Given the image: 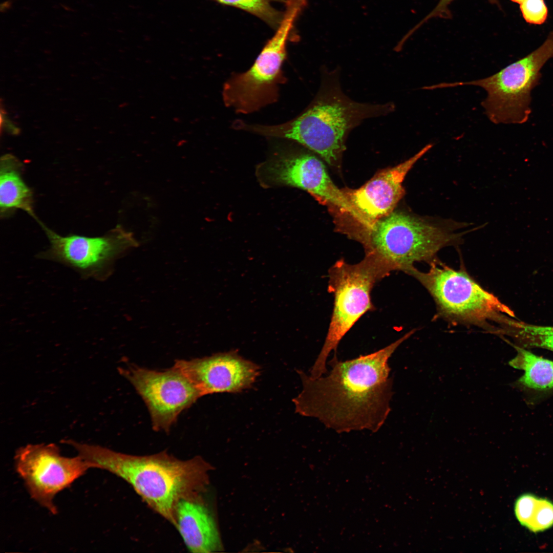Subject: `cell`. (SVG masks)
Listing matches in <instances>:
<instances>
[{"label": "cell", "mask_w": 553, "mask_h": 553, "mask_svg": "<svg viewBox=\"0 0 553 553\" xmlns=\"http://www.w3.org/2000/svg\"><path fill=\"white\" fill-rule=\"evenodd\" d=\"M92 468L106 470L129 483L155 512L175 526L178 501L197 495L206 481L207 464L198 457L180 460L166 452L145 456L117 452L65 440Z\"/></svg>", "instance_id": "obj_2"}, {"label": "cell", "mask_w": 553, "mask_h": 553, "mask_svg": "<svg viewBox=\"0 0 553 553\" xmlns=\"http://www.w3.org/2000/svg\"><path fill=\"white\" fill-rule=\"evenodd\" d=\"M50 242V247L39 254L41 259L60 262L83 276L106 279L115 261L138 245L132 233L120 226L101 237L61 236L40 222Z\"/></svg>", "instance_id": "obj_10"}, {"label": "cell", "mask_w": 553, "mask_h": 553, "mask_svg": "<svg viewBox=\"0 0 553 553\" xmlns=\"http://www.w3.org/2000/svg\"><path fill=\"white\" fill-rule=\"evenodd\" d=\"M218 3L245 11L259 18L272 28H277L283 15L272 3L286 0H215Z\"/></svg>", "instance_id": "obj_20"}, {"label": "cell", "mask_w": 553, "mask_h": 553, "mask_svg": "<svg viewBox=\"0 0 553 553\" xmlns=\"http://www.w3.org/2000/svg\"><path fill=\"white\" fill-rule=\"evenodd\" d=\"M509 1H512L513 2H514V3H517V4H519V5H520L521 3H522L525 0H509Z\"/></svg>", "instance_id": "obj_23"}, {"label": "cell", "mask_w": 553, "mask_h": 553, "mask_svg": "<svg viewBox=\"0 0 553 553\" xmlns=\"http://www.w3.org/2000/svg\"><path fill=\"white\" fill-rule=\"evenodd\" d=\"M267 172L274 182L304 189L354 217L344 190L335 185L325 165L316 156L305 152L283 154L269 164Z\"/></svg>", "instance_id": "obj_14"}, {"label": "cell", "mask_w": 553, "mask_h": 553, "mask_svg": "<svg viewBox=\"0 0 553 553\" xmlns=\"http://www.w3.org/2000/svg\"><path fill=\"white\" fill-rule=\"evenodd\" d=\"M454 1L455 0H439L437 5L432 11L403 36L401 40V42L405 43L410 36L430 19L433 18H440L446 19H451L452 17V14L450 9V6ZM487 1L490 4L496 5L499 8H501L498 0H487Z\"/></svg>", "instance_id": "obj_22"}, {"label": "cell", "mask_w": 553, "mask_h": 553, "mask_svg": "<svg viewBox=\"0 0 553 553\" xmlns=\"http://www.w3.org/2000/svg\"><path fill=\"white\" fill-rule=\"evenodd\" d=\"M513 346L517 354L508 364L524 371L519 384L538 391L553 389V361L536 355L523 347Z\"/></svg>", "instance_id": "obj_17"}, {"label": "cell", "mask_w": 553, "mask_h": 553, "mask_svg": "<svg viewBox=\"0 0 553 553\" xmlns=\"http://www.w3.org/2000/svg\"><path fill=\"white\" fill-rule=\"evenodd\" d=\"M553 57V30L543 43L525 57L488 77L469 81L441 82L428 86L430 90L463 86L483 89L481 102L488 119L495 124H521L531 112V93L541 78V70Z\"/></svg>", "instance_id": "obj_6"}, {"label": "cell", "mask_w": 553, "mask_h": 553, "mask_svg": "<svg viewBox=\"0 0 553 553\" xmlns=\"http://www.w3.org/2000/svg\"><path fill=\"white\" fill-rule=\"evenodd\" d=\"M430 268H416L410 275L416 279L433 296L440 315L455 322L483 327L491 333L514 312L496 296L483 289L465 271L454 269L435 259Z\"/></svg>", "instance_id": "obj_7"}, {"label": "cell", "mask_w": 553, "mask_h": 553, "mask_svg": "<svg viewBox=\"0 0 553 553\" xmlns=\"http://www.w3.org/2000/svg\"><path fill=\"white\" fill-rule=\"evenodd\" d=\"M432 146L428 144L406 161L377 173L359 188L343 190L355 218L369 229L366 233L376 221L394 210L405 194L402 182L406 175Z\"/></svg>", "instance_id": "obj_13"}, {"label": "cell", "mask_w": 553, "mask_h": 553, "mask_svg": "<svg viewBox=\"0 0 553 553\" xmlns=\"http://www.w3.org/2000/svg\"><path fill=\"white\" fill-rule=\"evenodd\" d=\"M306 7L302 0H287L282 19L252 66L235 75L223 90L227 107L238 113H249L274 101L286 56V44L294 23Z\"/></svg>", "instance_id": "obj_8"}, {"label": "cell", "mask_w": 553, "mask_h": 553, "mask_svg": "<svg viewBox=\"0 0 553 553\" xmlns=\"http://www.w3.org/2000/svg\"><path fill=\"white\" fill-rule=\"evenodd\" d=\"M23 165L15 156L7 154L0 162V209L2 216L16 209L28 213L37 221L33 207V192L23 179Z\"/></svg>", "instance_id": "obj_16"}, {"label": "cell", "mask_w": 553, "mask_h": 553, "mask_svg": "<svg viewBox=\"0 0 553 553\" xmlns=\"http://www.w3.org/2000/svg\"><path fill=\"white\" fill-rule=\"evenodd\" d=\"M180 369L203 396L217 393H238L249 389L260 368L237 351L219 353L202 358L177 360Z\"/></svg>", "instance_id": "obj_12"}, {"label": "cell", "mask_w": 553, "mask_h": 553, "mask_svg": "<svg viewBox=\"0 0 553 553\" xmlns=\"http://www.w3.org/2000/svg\"><path fill=\"white\" fill-rule=\"evenodd\" d=\"M14 460L16 472L31 497L52 514L58 512L54 502L56 495L92 468L78 455H61L54 443L22 446L16 452Z\"/></svg>", "instance_id": "obj_9"}, {"label": "cell", "mask_w": 553, "mask_h": 553, "mask_svg": "<svg viewBox=\"0 0 553 553\" xmlns=\"http://www.w3.org/2000/svg\"><path fill=\"white\" fill-rule=\"evenodd\" d=\"M197 495L180 499L175 512V527L190 552L208 553L222 549L217 524Z\"/></svg>", "instance_id": "obj_15"}, {"label": "cell", "mask_w": 553, "mask_h": 553, "mask_svg": "<svg viewBox=\"0 0 553 553\" xmlns=\"http://www.w3.org/2000/svg\"><path fill=\"white\" fill-rule=\"evenodd\" d=\"M451 225L393 211L376 221L360 242L371 256L390 270L410 274L414 263H430L444 247L459 243L467 231H455Z\"/></svg>", "instance_id": "obj_4"}, {"label": "cell", "mask_w": 553, "mask_h": 553, "mask_svg": "<svg viewBox=\"0 0 553 553\" xmlns=\"http://www.w3.org/2000/svg\"><path fill=\"white\" fill-rule=\"evenodd\" d=\"M515 517L519 523L534 533L553 526V502L530 493L523 494L515 501Z\"/></svg>", "instance_id": "obj_18"}, {"label": "cell", "mask_w": 553, "mask_h": 553, "mask_svg": "<svg viewBox=\"0 0 553 553\" xmlns=\"http://www.w3.org/2000/svg\"><path fill=\"white\" fill-rule=\"evenodd\" d=\"M509 317L502 328L501 335L512 338L516 345L539 348L553 351V326L532 325Z\"/></svg>", "instance_id": "obj_19"}, {"label": "cell", "mask_w": 553, "mask_h": 553, "mask_svg": "<svg viewBox=\"0 0 553 553\" xmlns=\"http://www.w3.org/2000/svg\"><path fill=\"white\" fill-rule=\"evenodd\" d=\"M320 90L312 103L295 119L273 126L246 125L262 135L285 138L302 144L329 164L338 160L350 132L365 120L392 112V103L354 101L342 89L339 70L323 69Z\"/></svg>", "instance_id": "obj_3"}, {"label": "cell", "mask_w": 553, "mask_h": 553, "mask_svg": "<svg viewBox=\"0 0 553 553\" xmlns=\"http://www.w3.org/2000/svg\"><path fill=\"white\" fill-rule=\"evenodd\" d=\"M145 403L156 431L168 432L179 415L203 396L178 368L164 371L135 365L119 369Z\"/></svg>", "instance_id": "obj_11"}, {"label": "cell", "mask_w": 553, "mask_h": 553, "mask_svg": "<svg viewBox=\"0 0 553 553\" xmlns=\"http://www.w3.org/2000/svg\"><path fill=\"white\" fill-rule=\"evenodd\" d=\"M391 272L384 263L368 255L354 264L339 260L329 268L328 290L334 296L333 309L323 346L310 370L311 377L328 372V356L332 352L336 354L340 342L358 320L374 310L371 291Z\"/></svg>", "instance_id": "obj_5"}, {"label": "cell", "mask_w": 553, "mask_h": 553, "mask_svg": "<svg viewBox=\"0 0 553 553\" xmlns=\"http://www.w3.org/2000/svg\"><path fill=\"white\" fill-rule=\"evenodd\" d=\"M416 330L375 352L344 361L336 354L329 372L317 378L297 370L302 384L292 400L295 412L335 432L378 431L391 411L393 377L389 360Z\"/></svg>", "instance_id": "obj_1"}, {"label": "cell", "mask_w": 553, "mask_h": 553, "mask_svg": "<svg viewBox=\"0 0 553 553\" xmlns=\"http://www.w3.org/2000/svg\"><path fill=\"white\" fill-rule=\"evenodd\" d=\"M520 9L524 20L530 24L541 25L547 17L544 0H525L520 5Z\"/></svg>", "instance_id": "obj_21"}]
</instances>
